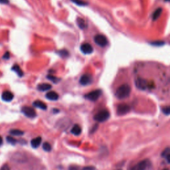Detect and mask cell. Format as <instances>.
<instances>
[{"instance_id": "f546056e", "label": "cell", "mask_w": 170, "mask_h": 170, "mask_svg": "<svg viewBox=\"0 0 170 170\" xmlns=\"http://www.w3.org/2000/svg\"><path fill=\"white\" fill-rule=\"evenodd\" d=\"M0 170H10V167H9L8 164H5L1 167Z\"/></svg>"}, {"instance_id": "f1b7e54d", "label": "cell", "mask_w": 170, "mask_h": 170, "mask_svg": "<svg viewBox=\"0 0 170 170\" xmlns=\"http://www.w3.org/2000/svg\"><path fill=\"white\" fill-rule=\"evenodd\" d=\"M162 112L164 115H170V106H167L163 108Z\"/></svg>"}, {"instance_id": "8d00e7d4", "label": "cell", "mask_w": 170, "mask_h": 170, "mask_svg": "<svg viewBox=\"0 0 170 170\" xmlns=\"http://www.w3.org/2000/svg\"><path fill=\"white\" fill-rule=\"evenodd\" d=\"M118 170H120V169H118Z\"/></svg>"}, {"instance_id": "d6a6232c", "label": "cell", "mask_w": 170, "mask_h": 170, "mask_svg": "<svg viewBox=\"0 0 170 170\" xmlns=\"http://www.w3.org/2000/svg\"><path fill=\"white\" fill-rule=\"evenodd\" d=\"M95 168L94 167H91V166H89V167H85L84 168H82L81 170H94Z\"/></svg>"}, {"instance_id": "83f0119b", "label": "cell", "mask_w": 170, "mask_h": 170, "mask_svg": "<svg viewBox=\"0 0 170 170\" xmlns=\"http://www.w3.org/2000/svg\"><path fill=\"white\" fill-rule=\"evenodd\" d=\"M6 140L9 143V144H11L15 145L17 143V140L15 139V138H13V137L8 136L6 138Z\"/></svg>"}, {"instance_id": "d6986e66", "label": "cell", "mask_w": 170, "mask_h": 170, "mask_svg": "<svg viewBox=\"0 0 170 170\" xmlns=\"http://www.w3.org/2000/svg\"><path fill=\"white\" fill-rule=\"evenodd\" d=\"M41 137H37L31 140V145L33 148H37L39 146L40 144H41Z\"/></svg>"}, {"instance_id": "ba28073f", "label": "cell", "mask_w": 170, "mask_h": 170, "mask_svg": "<svg viewBox=\"0 0 170 170\" xmlns=\"http://www.w3.org/2000/svg\"><path fill=\"white\" fill-rule=\"evenodd\" d=\"M70 125V121L69 118H64L60 120L57 122V127L61 130H65L69 128Z\"/></svg>"}, {"instance_id": "d590c367", "label": "cell", "mask_w": 170, "mask_h": 170, "mask_svg": "<svg viewBox=\"0 0 170 170\" xmlns=\"http://www.w3.org/2000/svg\"><path fill=\"white\" fill-rule=\"evenodd\" d=\"M163 170H168V169H163Z\"/></svg>"}, {"instance_id": "e575fe53", "label": "cell", "mask_w": 170, "mask_h": 170, "mask_svg": "<svg viewBox=\"0 0 170 170\" xmlns=\"http://www.w3.org/2000/svg\"><path fill=\"white\" fill-rule=\"evenodd\" d=\"M3 144V139H2L1 136H0V145H1Z\"/></svg>"}, {"instance_id": "7402d4cb", "label": "cell", "mask_w": 170, "mask_h": 170, "mask_svg": "<svg viewBox=\"0 0 170 170\" xmlns=\"http://www.w3.org/2000/svg\"><path fill=\"white\" fill-rule=\"evenodd\" d=\"M162 13V8H158L157 9H156V10L154 12V13H153V15H152L153 20H154V21L157 20V19L159 18V16L161 15Z\"/></svg>"}, {"instance_id": "4316f807", "label": "cell", "mask_w": 170, "mask_h": 170, "mask_svg": "<svg viewBox=\"0 0 170 170\" xmlns=\"http://www.w3.org/2000/svg\"><path fill=\"white\" fill-rule=\"evenodd\" d=\"M71 1L73 2L74 4L79 6H84L87 5V3H86V2L84 1H82V0H71Z\"/></svg>"}, {"instance_id": "5bb4252c", "label": "cell", "mask_w": 170, "mask_h": 170, "mask_svg": "<svg viewBox=\"0 0 170 170\" xmlns=\"http://www.w3.org/2000/svg\"><path fill=\"white\" fill-rule=\"evenodd\" d=\"M25 155H22L20 153H15V154L13 155V157H12V160L18 163L25 162Z\"/></svg>"}, {"instance_id": "4fadbf2b", "label": "cell", "mask_w": 170, "mask_h": 170, "mask_svg": "<svg viewBox=\"0 0 170 170\" xmlns=\"http://www.w3.org/2000/svg\"><path fill=\"white\" fill-rule=\"evenodd\" d=\"M45 97L47 98L48 100H52V101H56L59 99V94H58L55 91H50L46 94Z\"/></svg>"}, {"instance_id": "9a60e30c", "label": "cell", "mask_w": 170, "mask_h": 170, "mask_svg": "<svg viewBox=\"0 0 170 170\" xmlns=\"http://www.w3.org/2000/svg\"><path fill=\"white\" fill-rule=\"evenodd\" d=\"M33 104V106H35V107L40 108V109H41V110H47V104H46L45 103H43V102L41 101V100H36V101L34 102Z\"/></svg>"}, {"instance_id": "9c48e42d", "label": "cell", "mask_w": 170, "mask_h": 170, "mask_svg": "<svg viewBox=\"0 0 170 170\" xmlns=\"http://www.w3.org/2000/svg\"><path fill=\"white\" fill-rule=\"evenodd\" d=\"M21 112L24 115L28 118H35L37 116L35 109L30 106H23L21 109Z\"/></svg>"}, {"instance_id": "484cf974", "label": "cell", "mask_w": 170, "mask_h": 170, "mask_svg": "<svg viewBox=\"0 0 170 170\" xmlns=\"http://www.w3.org/2000/svg\"><path fill=\"white\" fill-rule=\"evenodd\" d=\"M58 54H59L60 57H69V53L68 52L67 50H60L58 52Z\"/></svg>"}, {"instance_id": "8992f818", "label": "cell", "mask_w": 170, "mask_h": 170, "mask_svg": "<svg viewBox=\"0 0 170 170\" xmlns=\"http://www.w3.org/2000/svg\"><path fill=\"white\" fill-rule=\"evenodd\" d=\"M131 110L130 106L127 104H120L117 106V112L118 115L119 116H124L127 115L128 113L130 112Z\"/></svg>"}, {"instance_id": "5b68a950", "label": "cell", "mask_w": 170, "mask_h": 170, "mask_svg": "<svg viewBox=\"0 0 170 170\" xmlns=\"http://www.w3.org/2000/svg\"><path fill=\"white\" fill-rule=\"evenodd\" d=\"M150 166V162L148 159H144L138 163L130 170H146Z\"/></svg>"}, {"instance_id": "6da1fadb", "label": "cell", "mask_w": 170, "mask_h": 170, "mask_svg": "<svg viewBox=\"0 0 170 170\" xmlns=\"http://www.w3.org/2000/svg\"><path fill=\"white\" fill-rule=\"evenodd\" d=\"M131 88L128 84H124L118 87L116 91V96L118 99H125L130 96Z\"/></svg>"}, {"instance_id": "3957f363", "label": "cell", "mask_w": 170, "mask_h": 170, "mask_svg": "<svg viewBox=\"0 0 170 170\" xmlns=\"http://www.w3.org/2000/svg\"><path fill=\"white\" fill-rule=\"evenodd\" d=\"M110 118V113L107 110H102L97 112L94 116V119L96 122H106Z\"/></svg>"}, {"instance_id": "277c9868", "label": "cell", "mask_w": 170, "mask_h": 170, "mask_svg": "<svg viewBox=\"0 0 170 170\" xmlns=\"http://www.w3.org/2000/svg\"><path fill=\"white\" fill-rule=\"evenodd\" d=\"M102 94V91L101 90L97 89V90H94L93 91L90 92L89 93L85 95V98L88 100H91V101H96L98 100V99L100 98V96Z\"/></svg>"}, {"instance_id": "7c38bea8", "label": "cell", "mask_w": 170, "mask_h": 170, "mask_svg": "<svg viewBox=\"0 0 170 170\" xmlns=\"http://www.w3.org/2000/svg\"><path fill=\"white\" fill-rule=\"evenodd\" d=\"M13 94L10 91H4L1 94V99L5 102H11L13 99Z\"/></svg>"}, {"instance_id": "836d02e7", "label": "cell", "mask_w": 170, "mask_h": 170, "mask_svg": "<svg viewBox=\"0 0 170 170\" xmlns=\"http://www.w3.org/2000/svg\"><path fill=\"white\" fill-rule=\"evenodd\" d=\"M8 0H0V4H8Z\"/></svg>"}, {"instance_id": "52a82bcc", "label": "cell", "mask_w": 170, "mask_h": 170, "mask_svg": "<svg viewBox=\"0 0 170 170\" xmlns=\"http://www.w3.org/2000/svg\"><path fill=\"white\" fill-rule=\"evenodd\" d=\"M94 40L96 45H98V46H100V47H106L108 44L107 38H106L105 36L103 35H100V34H99V35H96L95 37H94Z\"/></svg>"}, {"instance_id": "8fae6325", "label": "cell", "mask_w": 170, "mask_h": 170, "mask_svg": "<svg viewBox=\"0 0 170 170\" xmlns=\"http://www.w3.org/2000/svg\"><path fill=\"white\" fill-rule=\"evenodd\" d=\"M81 51L84 55H90L93 53V47L89 43H84L81 46Z\"/></svg>"}, {"instance_id": "7a4b0ae2", "label": "cell", "mask_w": 170, "mask_h": 170, "mask_svg": "<svg viewBox=\"0 0 170 170\" xmlns=\"http://www.w3.org/2000/svg\"><path fill=\"white\" fill-rule=\"evenodd\" d=\"M136 86L138 89L142 91H146L151 89L154 88V83L153 82H150L148 80L142 79V78H137L135 81Z\"/></svg>"}, {"instance_id": "cb8c5ba5", "label": "cell", "mask_w": 170, "mask_h": 170, "mask_svg": "<svg viewBox=\"0 0 170 170\" xmlns=\"http://www.w3.org/2000/svg\"><path fill=\"white\" fill-rule=\"evenodd\" d=\"M43 149L44 150V151L48 152H51V151L52 147H51V145H50L49 143H48V142H45L44 144H43Z\"/></svg>"}, {"instance_id": "ffe728a7", "label": "cell", "mask_w": 170, "mask_h": 170, "mask_svg": "<svg viewBox=\"0 0 170 170\" xmlns=\"http://www.w3.org/2000/svg\"><path fill=\"white\" fill-rule=\"evenodd\" d=\"M12 70H13L15 72H16V74H18L19 77H22L23 76V70L18 65L15 64L13 65V67H12Z\"/></svg>"}, {"instance_id": "ac0fdd59", "label": "cell", "mask_w": 170, "mask_h": 170, "mask_svg": "<svg viewBox=\"0 0 170 170\" xmlns=\"http://www.w3.org/2000/svg\"><path fill=\"white\" fill-rule=\"evenodd\" d=\"M82 132L81 127L79 124H75L72 128L71 133L75 136H79Z\"/></svg>"}, {"instance_id": "4dcf8cb0", "label": "cell", "mask_w": 170, "mask_h": 170, "mask_svg": "<svg viewBox=\"0 0 170 170\" xmlns=\"http://www.w3.org/2000/svg\"><path fill=\"white\" fill-rule=\"evenodd\" d=\"M69 170H80L79 167L77 166H70L69 168Z\"/></svg>"}, {"instance_id": "e0dca14e", "label": "cell", "mask_w": 170, "mask_h": 170, "mask_svg": "<svg viewBox=\"0 0 170 170\" xmlns=\"http://www.w3.org/2000/svg\"><path fill=\"white\" fill-rule=\"evenodd\" d=\"M51 88H52L51 85L48 83H42L39 84L37 86L38 90L41 91H48V90H50Z\"/></svg>"}, {"instance_id": "2e32d148", "label": "cell", "mask_w": 170, "mask_h": 170, "mask_svg": "<svg viewBox=\"0 0 170 170\" xmlns=\"http://www.w3.org/2000/svg\"><path fill=\"white\" fill-rule=\"evenodd\" d=\"M77 23L78 26H79V27L81 29V30H85L87 27L86 21H85L83 18H78L77 19Z\"/></svg>"}, {"instance_id": "d4e9b609", "label": "cell", "mask_w": 170, "mask_h": 170, "mask_svg": "<svg viewBox=\"0 0 170 170\" xmlns=\"http://www.w3.org/2000/svg\"><path fill=\"white\" fill-rule=\"evenodd\" d=\"M47 77L48 80H50L51 81L53 82L54 83H57V82L60 81V79L57 78V77L53 76V75H52V74H48V75H47Z\"/></svg>"}, {"instance_id": "603a6c76", "label": "cell", "mask_w": 170, "mask_h": 170, "mask_svg": "<svg viewBox=\"0 0 170 170\" xmlns=\"http://www.w3.org/2000/svg\"><path fill=\"white\" fill-rule=\"evenodd\" d=\"M9 133H10L11 135L18 136H22L24 134V132H23V131H21L20 130H18V129H12L9 131Z\"/></svg>"}, {"instance_id": "1f68e13d", "label": "cell", "mask_w": 170, "mask_h": 170, "mask_svg": "<svg viewBox=\"0 0 170 170\" xmlns=\"http://www.w3.org/2000/svg\"><path fill=\"white\" fill-rule=\"evenodd\" d=\"M9 55H10V54H9V53L8 51L6 52L3 56V59H9Z\"/></svg>"}, {"instance_id": "44dd1931", "label": "cell", "mask_w": 170, "mask_h": 170, "mask_svg": "<svg viewBox=\"0 0 170 170\" xmlns=\"http://www.w3.org/2000/svg\"><path fill=\"white\" fill-rule=\"evenodd\" d=\"M162 156L166 159L167 162L170 163V148H167L163 152Z\"/></svg>"}, {"instance_id": "30bf717a", "label": "cell", "mask_w": 170, "mask_h": 170, "mask_svg": "<svg viewBox=\"0 0 170 170\" xmlns=\"http://www.w3.org/2000/svg\"><path fill=\"white\" fill-rule=\"evenodd\" d=\"M93 79L92 75L90 74H84L80 79V83L83 86H86L91 84L93 82Z\"/></svg>"}]
</instances>
